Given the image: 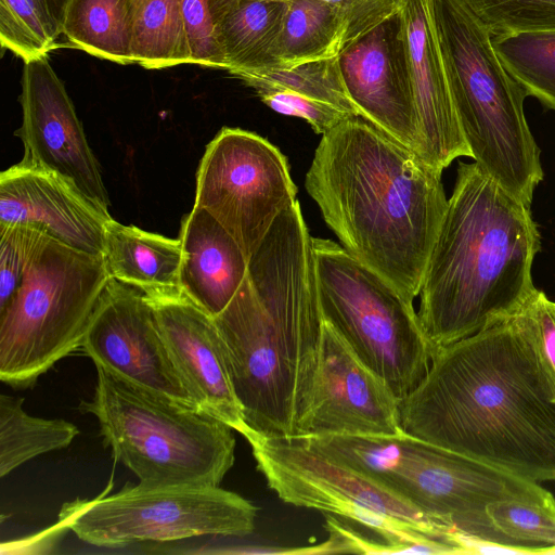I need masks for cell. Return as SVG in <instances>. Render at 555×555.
<instances>
[{
    "instance_id": "34",
    "label": "cell",
    "mask_w": 555,
    "mask_h": 555,
    "mask_svg": "<svg viewBox=\"0 0 555 555\" xmlns=\"http://www.w3.org/2000/svg\"><path fill=\"white\" fill-rule=\"evenodd\" d=\"M192 64L227 69L216 30L212 0H180Z\"/></svg>"
},
{
    "instance_id": "32",
    "label": "cell",
    "mask_w": 555,
    "mask_h": 555,
    "mask_svg": "<svg viewBox=\"0 0 555 555\" xmlns=\"http://www.w3.org/2000/svg\"><path fill=\"white\" fill-rule=\"evenodd\" d=\"M47 235L27 225L0 224V309L11 299Z\"/></svg>"
},
{
    "instance_id": "40",
    "label": "cell",
    "mask_w": 555,
    "mask_h": 555,
    "mask_svg": "<svg viewBox=\"0 0 555 555\" xmlns=\"http://www.w3.org/2000/svg\"><path fill=\"white\" fill-rule=\"evenodd\" d=\"M554 309H555V302H554Z\"/></svg>"
},
{
    "instance_id": "11",
    "label": "cell",
    "mask_w": 555,
    "mask_h": 555,
    "mask_svg": "<svg viewBox=\"0 0 555 555\" xmlns=\"http://www.w3.org/2000/svg\"><path fill=\"white\" fill-rule=\"evenodd\" d=\"M256 518L251 502L219 486L139 482L66 504L59 522L88 544L117 548L204 535L245 537L254 532Z\"/></svg>"
},
{
    "instance_id": "5",
    "label": "cell",
    "mask_w": 555,
    "mask_h": 555,
    "mask_svg": "<svg viewBox=\"0 0 555 555\" xmlns=\"http://www.w3.org/2000/svg\"><path fill=\"white\" fill-rule=\"evenodd\" d=\"M304 438L378 480L465 539L513 548L488 514V507L494 503L520 501L555 512V496L540 482L404 431L395 436Z\"/></svg>"
},
{
    "instance_id": "14",
    "label": "cell",
    "mask_w": 555,
    "mask_h": 555,
    "mask_svg": "<svg viewBox=\"0 0 555 555\" xmlns=\"http://www.w3.org/2000/svg\"><path fill=\"white\" fill-rule=\"evenodd\" d=\"M400 403L324 320L312 398L299 437L399 435Z\"/></svg>"
},
{
    "instance_id": "21",
    "label": "cell",
    "mask_w": 555,
    "mask_h": 555,
    "mask_svg": "<svg viewBox=\"0 0 555 555\" xmlns=\"http://www.w3.org/2000/svg\"><path fill=\"white\" fill-rule=\"evenodd\" d=\"M103 258L112 279L143 293L150 300L183 295L182 248L178 238L121 224H105Z\"/></svg>"
},
{
    "instance_id": "28",
    "label": "cell",
    "mask_w": 555,
    "mask_h": 555,
    "mask_svg": "<svg viewBox=\"0 0 555 555\" xmlns=\"http://www.w3.org/2000/svg\"><path fill=\"white\" fill-rule=\"evenodd\" d=\"M254 90L274 88L330 103L360 116L347 91L338 56L300 63L291 67L273 66L257 70L231 73Z\"/></svg>"
},
{
    "instance_id": "39",
    "label": "cell",
    "mask_w": 555,
    "mask_h": 555,
    "mask_svg": "<svg viewBox=\"0 0 555 555\" xmlns=\"http://www.w3.org/2000/svg\"><path fill=\"white\" fill-rule=\"evenodd\" d=\"M135 1H137V4H138V3H140V2H142V1H144V0H135Z\"/></svg>"
},
{
    "instance_id": "17",
    "label": "cell",
    "mask_w": 555,
    "mask_h": 555,
    "mask_svg": "<svg viewBox=\"0 0 555 555\" xmlns=\"http://www.w3.org/2000/svg\"><path fill=\"white\" fill-rule=\"evenodd\" d=\"M108 210L69 179L20 162L0 173V224H22L74 249L103 256Z\"/></svg>"
},
{
    "instance_id": "7",
    "label": "cell",
    "mask_w": 555,
    "mask_h": 555,
    "mask_svg": "<svg viewBox=\"0 0 555 555\" xmlns=\"http://www.w3.org/2000/svg\"><path fill=\"white\" fill-rule=\"evenodd\" d=\"M96 385L79 410L94 415L116 461L150 486L220 485L234 464L233 428L95 365Z\"/></svg>"
},
{
    "instance_id": "8",
    "label": "cell",
    "mask_w": 555,
    "mask_h": 555,
    "mask_svg": "<svg viewBox=\"0 0 555 555\" xmlns=\"http://www.w3.org/2000/svg\"><path fill=\"white\" fill-rule=\"evenodd\" d=\"M257 469L284 503L353 520L403 554H463L457 532L304 437L251 434Z\"/></svg>"
},
{
    "instance_id": "33",
    "label": "cell",
    "mask_w": 555,
    "mask_h": 555,
    "mask_svg": "<svg viewBox=\"0 0 555 555\" xmlns=\"http://www.w3.org/2000/svg\"><path fill=\"white\" fill-rule=\"evenodd\" d=\"M255 92L271 109L306 120L315 133L325 134L352 115L338 107L288 90L259 88Z\"/></svg>"
},
{
    "instance_id": "12",
    "label": "cell",
    "mask_w": 555,
    "mask_h": 555,
    "mask_svg": "<svg viewBox=\"0 0 555 555\" xmlns=\"http://www.w3.org/2000/svg\"><path fill=\"white\" fill-rule=\"evenodd\" d=\"M296 194L287 158L274 144L255 132L223 127L199 163L194 207L208 211L249 260Z\"/></svg>"
},
{
    "instance_id": "29",
    "label": "cell",
    "mask_w": 555,
    "mask_h": 555,
    "mask_svg": "<svg viewBox=\"0 0 555 555\" xmlns=\"http://www.w3.org/2000/svg\"><path fill=\"white\" fill-rule=\"evenodd\" d=\"M488 514L509 545L521 554H555V512L504 501L490 505Z\"/></svg>"
},
{
    "instance_id": "23",
    "label": "cell",
    "mask_w": 555,
    "mask_h": 555,
    "mask_svg": "<svg viewBox=\"0 0 555 555\" xmlns=\"http://www.w3.org/2000/svg\"><path fill=\"white\" fill-rule=\"evenodd\" d=\"M135 0H70L62 35L93 56L120 65L133 64L131 43Z\"/></svg>"
},
{
    "instance_id": "15",
    "label": "cell",
    "mask_w": 555,
    "mask_h": 555,
    "mask_svg": "<svg viewBox=\"0 0 555 555\" xmlns=\"http://www.w3.org/2000/svg\"><path fill=\"white\" fill-rule=\"evenodd\" d=\"M20 103L22 125L14 133L24 146L21 162L72 180L108 210L109 197L99 163L64 83L47 55L24 62Z\"/></svg>"
},
{
    "instance_id": "37",
    "label": "cell",
    "mask_w": 555,
    "mask_h": 555,
    "mask_svg": "<svg viewBox=\"0 0 555 555\" xmlns=\"http://www.w3.org/2000/svg\"><path fill=\"white\" fill-rule=\"evenodd\" d=\"M69 1L34 0L50 36L55 41L62 35V26Z\"/></svg>"
},
{
    "instance_id": "38",
    "label": "cell",
    "mask_w": 555,
    "mask_h": 555,
    "mask_svg": "<svg viewBox=\"0 0 555 555\" xmlns=\"http://www.w3.org/2000/svg\"><path fill=\"white\" fill-rule=\"evenodd\" d=\"M272 1H282V2H287L289 0H272Z\"/></svg>"
},
{
    "instance_id": "30",
    "label": "cell",
    "mask_w": 555,
    "mask_h": 555,
    "mask_svg": "<svg viewBox=\"0 0 555 555\" xmlns=\"http://www.w3.org/2000/svg\"><path fill=\"white\" fill-rule=\"evenodd\" d=\"M492 37L555 31V0H463Z\"/></svg>"
},
{
    "instance_id": "26",
    "label": "cell",
    "mask_w": 555,
    "mask_h": 555,
    "mask_svg": "<svg viewBox=\"0 0 555 555\" xmlns=\"http://www.w3.org/2000/svg\"><path fill=\"white\" fill-rule=\"evenodd\" d=\"M132 63L147 69L192 64L180 0H144L137 5Z\"/></svg>"
},
{
    "instance_id": "24",
    "label": "cell",
    "mask_w": 555,
    "mask_h": 555,
    "mask_svg": "<svg viewBox=\"0 0 555 555\" xmlns=\"http://www.w3.org/2000/svg\"><path fill=\"white\" fill-rule=\"evenodd\" d=\"M346 27L340 15L322 0H289L276 46V65L291 67L338 56Z\"/></svg>"
},
{
    "instance_id": "27",
    "label": "cell",
    "mask_w": 555,
    "mask_h": 555,
    "mask_svg": "<svg viewBox=\"0 0 555 555\" xmlns=\"http://www.w3.org/2000/svg\"><path fill=\"white\" fill-rule=\"evenodd\" d=\"M494 51L527 95L555 111V31L492 37Z\"/></svg>"
},
{
    "instance_id": "3",
    "label": "cell",
    "mask_w": 555,
    "mask_h": 555,
    "mask_svg": "<svg viewBox=\"0 0 555 555\" xmlns=\"http://www.w3.org/2000/svg\"><path fill=\"white\" fill-rule=\"evenodd\" d=\"M441 173L352 116L322 135L305 186L340 245L414 300L448 206Z\"/></svg>"
},
{
    "instance_id": "9",
    "label": "cell",
    "mask_w": 555,
    "mask_h": 555,
    "mask_svg": "<svg viewBox=\"0 0 555 555\" xmlns=\"http://www.w3.org/2000/svg\"><path fill=\"white\" fill-rule=\"evenodd\" d=\"M109 279L103 256L46 236L0 309V380L29 388L79 349Z\"/></svg>"
},
{
    "instance_id": "1",
    "label": "cell",
    "mask_w": 555,
    "mask_h": 555,
    "mask_svg": "<svg viewBox=\"0 0 555 555\" xmlns=\"http://www.w3.org/2000/svg\"><path fill=\"white\" fill-rule=\"evenodd\" d=\"M404 433L535 482L555 481V379L517 312L438 349L400 403Z\"/></svg>"
},
{
    "instance_id": "22",
    "label": "cell",
    "mask_w": 555,
    "mask_h": 555,
    "mask_svg": "<svg viewBox=\"0 0 555 555\" xmlns=\"http://www.w3.org/2000/svg\"><path fill=\"white\" fill-rule=\"evenodd\" d=\"M217 38L230 74L276 65L286 2L212 0Z\"/></svg>"
},
{
    "instance_id": "20",
    "label": "cell",
    "mask_w": 555,
    "mask_h": 555,
    "mask_svg": "<svg viewBox=\"0 0 555 555\" xmlns=\"http://www.w3.org/2000/svg\"><path fill=\"white\" fill-rule=\"evenodd\" d=\"M180 286L183 295L215 318L248 273V258L233 236L205 209L193 207L181 221Z\"/></svg>"
},
{
    "instance_id": "25",
    "label": "cell",
    "mask_w": 555,
    "mask_h": 555,
    "mask_svg": "<svg viewBox=\"0 0 555 555\" xmlns=\"http://www.w3.org/2000/svg\"><path fill=\"white\" fill-rule=\"evenodd\" d=\"M24 399L0 396V477L22 464L51 451L68 447L79 434L62 418L31 416L23 409Z\"/></svg>"
},
{
    "instance_id": "10",
    "label": "cell",
    "mask_w": 555,
    "mask_h": 555,
    "mask_svg": "<svg viewBox=\"0 0 555 555\" xmlns=\"http://www.w3.org/2000/svg\"><path fill=\"white\" fill-rule=\"evenodd\" d=\"M313 251L323 319L402 401L434 354L413 300L338 243L313 237Z\"/></svg>"
},
{
    "instance_id": "36",
    "label": "cell",
    "mask_w": 555,
    "mask_h": 555,
    "mask_svg": "<svg viewBox=\"0 0 555 555\" xmlns=\"http://www.w3.org/2000/svg\"><path fill=\"white\" fill-rule=\"evenodd\" d=\"M530 326L555 379V309L554 301L537 289L518 311Z\"/></svg>"
},
{
    "instance_id": "18",
    "label": "cell",
    "mask_w": 555,
    "mask_h": 555,
    "mask_svg": "<svg viewBox=\"0 0 555 555\" xmlns=\"http://www.w3.org/2000/svg\"><path fill=\"white\" fill-rule=\"evenodd\" d=\"M150 301L170 358L195 404L246 438L250 429L214 318L184 295Z\"/></svg>"
},
{
    "instance_id": "2",
    "label": "cell",
    "mask_w": 555,
    "mask_h": 555,
    "mask_svg": "<svg viewBox=\"0 0 555 555\" xmlns=\"http://www.w3.org/2000/svg\"><path fill=\"white\" fill-rule=\"evenodd\" d=\"M214 320L249 435L299 437L324 319L313 237L298 201L274 221L245 281Z\"/></svg>"
},
{
    "instance_id": "16",
    "label": "cell",
    "mask_w": 555,
    "mask_h": 555,
    "mask_svg": "<svg viewBox=\"0 0 555 555\" xmlns=\"http://www.w3.org/2000/svg\"><path fill=\"white\" fill-rule=\"evenodd\" d=\"M338 61L359 115L416 152L418 128L400 11L344 48Z\"/></svg>"
},
{
    "instance_id": "19",
    "label": "cell",
    "mask_w": 555,
    "mask_h": 555,
    "mask_svg": "<svg viewBox=\"0 0 555 555\" xmlns=\"http://www.w3.org/2000/svg\"><path fill=\"white\" fill-rule=\"evenodd\" d=\"M400 14L418 128L416 154L442 172L457 157L472 154L455 114L426 0H404Z\"/></svg>"
},
{
    "instance_id": "35",
    "label": "cell",
    "mask_w": 555,
    "mask_h": 555,
    "mask_svg": "<svg viewBox=\"0 0 555 555\" xmlns=\"http://www.w3.org/2000/svg\"><path fill=\"white\" fill-rule=\"evenodd\" d=\"M343 18L346 34L344 48L375 26L397 14L404 0H322ZM343 48V49H344Z\"/></svg>"
},
{
    "instance_id": "4",
    "label": "cell",
    "mask_w": 555,
    "mask_h": 555,
    "mask_svg": "<svg viewBox=\"0 0 555 555\" xmlns=\"http://www.w3.org/2000/svg\"><path fill=\"white\" fill-rule=\"evenodd\" d=\"M539 249L530 206L476 163L460 162L420 292L417 313L434 353L514 317L537 291Z\"/></svg>"
},
{
    "instance_id": "13",
    "label": "cell",
    "mask_w": 555,
    "mask_h": 555,
    "mask_svg": "<svg viewBox=\"0 0 555 555\" xmlns=\"http://www.w3.org/2000/svg\"><path fill=\"white\" fill-rule=\"evenodd\" d=\"M80 349L95 365L198 408L170 358L151 301L132 286L109 279Z\"/></svg>"
},
{
    "instance_id": "31",
    "label": "cell",
    "mask_w": 555,
    "mask_h": 555,
    "mask_svg": "<svg viewBox=\"0 0 555 555\" xmlns=\"http://www.w3.org/2000/svg\"><path fill=\"white\" fill-rule=\"evenodd\" d=\"M0 42L24 62L55 48L34 0H0Z\"/></svg>"
},
{
    "instance_id": "6",
    "label": "cell",
    "mask_w": 555,
    "mask_h": 555,
    "mask_svg": "<svg viewBox=\"0 0 555 555\" xmlns=\"http://www.w3.org/2000/svg\"><path fill=\"white\" fill-rule=\"evenodd\" d=\"M463 137L480 169L530 206L543 179L524 113L527 96L498 57L492 36L463 0H426Z\"/></svg>"
}]
</instances>
